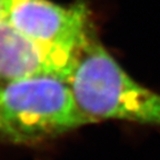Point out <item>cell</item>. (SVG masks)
I'll use <instances>...</instances> for the list:
<instances>
[{
    "instance_id": "obj_1",
    "label": "cell",
    "mask_w": 160,
    "mask_h": 160,
    "mask_svg": "<svg viewBox=\"0 0 160 160\" xmlns=\"http://www.w3.org/2000/svg\"><path fill=\"white\" fill-rule=\"evenodd\" d=\"M68 83L92 122L112 119L160 127V93L133 80L95 38L83 47Z\"/></svg>"
},
{
    "instance_id": "obj_2",
    "label": "cell",
    "mask_w": 160,
    "mask_h": 160,
    "mask_svg": "<svg viewBox=\"0 0 160 160\" xmlns=\"http://www.w3.org/2000/svg\"><path fill=\"white\" fill-rule=\"evenodd\" d=\"M90 123L62 78L39 76L0 85V139L36 143Z\"/></svg>"
},
{
    "instance_id": "obj_3",
    "label": "cell",
    "mask_w": 160,
    "mask_h": 160,
    "mask_svg": "<svg viewBox=\"0 0 160 160\" xmlns=\"http://www.w3.org/2000/svg\"><path fill=\"white\" fill-rule=\"evenodd\" d=\"M6 20L46 45L82 49L93 38L83 1L61 6L50 0H6Z\"/></svg>"
},
{
    "instance_id": "obj_4",
    "label": "cell",
    "mask_w": 160,
    "mask_h": 160,
    "mask_svg": "<svg viewBox=\"0 0 160 160\" xmlns=\"http://www.w3.org/2000/svg\"><path fill=\"white\" fill-rule=\"evenodd\" d=\"M82 49L41 43L3 20L0 22V85L39 76L68 81Z\"/></svg>"
},
{
    "instance_id": "obj_5",
    "label": "cell",
    "mask_w": 160,
    "mask_h": 160,
    "mask_svg": "<svg viewBox=\"0 0 160 160\" xmlns=\"http://www.w3.org/2000/svg\"><path fill=\"white\" fill-rule=\"evenodd\" d=\"M6 20V0H0V22Z\"/></svg>"
}]
</instances>
